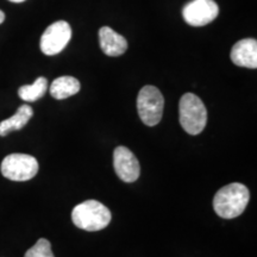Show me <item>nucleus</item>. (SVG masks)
<instances>
[{"label": "nucleus", "instance_id": "nucleus-1", "mask_svg": "<svg viewBox=\"0 0 257 257\" xmlns=\"http://www.w3.org/2000/svg\"><path fill=\"white\" fill-rule=\"evenodd\" d=\"M250 199L249 189L243 184L233 182L220 188L213 198V208L224 219H233L245 210Z\"/></svg>", "mask_w": 257, "mask_h": 257}, {"label": "nucleus", "instance_id": "nucleus-2", "mask_svg": "<svg viewBox=\"0 0 257 257\" xmlns=\"http://www.w3.org/2000/svg\"><path fill=\"white\" fill-rule=\"evenodd\" d=\"M111 212L101 202L86 200L76 205L72 211V220L79 229L85 231H100L111 221Z\"/></svg>", "mask_w": 257, "mask_h": 257}, {"label": "nucleus", "instance_id": "nucleus-3", "mask_svg": "<svg viewBox=\"0 0 257 257\" xmlns=\"http://www.w3.org/2000/svg\"><path fill=\"white\" fill-rule=\"evenodd\" d=\"M180 124L189 135H199L207 123V110L198 95L186 93L179 104Z\"/></svg>", "mask_w": 257, "mask_h": 257}, {"label": "nucleus", "instance_id": "nucleus-4", "mask_svg": "<svg viewBox=\"0 0 257 257\" xmlns=\"http://www.w3.org/2000/svg\"><path fill=\"white\" fill-rule=\"evenodd\" d=\"M165 98L159 88L148 85L141 89L137 96V111L141 119L148 126H155L162 119Z\"/></svg>", "mask_w": 257, "mask_h": 257}, {"label": "nucleus", "instance_id": "nucleus-5", "mask_svg": "<svg viewBox=\"0 0 257 257\" xmlns=\"http://www.w3.org/2000/svg\"><path fill=\"white\" fill-rule=\"evenodd\" d=\"M2 174L11 181H29L38 172V162L34 156L28 154H10L3 160Z\"/></svg>", "mask_w": 257, "mask_h": 257}, {"label": "nucleus", "instance_id": "nucleus-6", "mask_svg": "<svg viewBox=\"0 0 257 257\" xmlns=\"http://www.w3.org/2000/svg\"><path fill=\"white\" fill-rule=\"evenodd\" d=\"M72 38V28L64 21L49 25L41 37V50L44 55L54 56L60 54Z\"/></svg>", "mask_w": 257, "mask_h": 257}, {"label": "nucleus", "instance_id": "nucleus-7", "mask_svg": "<svg viewBox=\"0 0 257 257\" xmlns=\"http://www.w3.org/2000/svg\"><path fill=\"white\" fill-rule=\"evenodd\" d=\"M219 8L214 0H192L182 10L185 22L191 27H205L217 18Z\"/></svg>", "mask_w": 257, "mask_h": 257}, {"label": "nucleus", "instance_id": "nucleus-8", "mask_svg": "<svg viewBox=\"0 0 257 257\" xmlns=\"http://www.w3.org/2000/svg\"><path fill=\"white\" fill-rule=\"evenodd\" d=\"M113 167L115 174L121 181L131 184L140 178V162L134 155V153L127 148H115L113 153Z\"/></svg>", "mask_w": 257, "mask_h": 257}, {"label": "nucleus", "instance_id": "nucleus-9", "mask_svg": "<svg viewBox=\"0 0 257 257\" xmlns=\"http://www.w3.org/2000/svg\"><path fill=\"white\" fill-rule=\"evenodd\" d=\"M231 61L238 67L257 68V41L253 38L240 40L231 49Z\"/></svg>", "mask_w": 257, "mask_h": 257}, {"label": "nucleus", "instance_id": "nucleus-10", "mask_svg": "<svg viewBox=\"0 0 257 257\" xmlns=\"http://www.w3.org/2000/svg\"><path fill=\"white\" fill-rule=\"evenodd\" d=\"M99 44L106 55L112 57L123 55L127 49L126 40L108 27H102L99 30Z\"/></svg>", "mask_w": 257, "mask_h": 257}, {"label": "nucleus", "instance_id": "nucleus-11", "mask_svg": "<svg viewBox=\"0 0 257 257\" xmlns=\"http://www.w3.org/2000/svg\"><path fill=\"white\" fill-rule=\"evenodd\" d=\"M80 88H81V85L78 79L73 76H60L51 83L50 94L57 100H63V99L75 95Z\"/></svg>", "mask_w": 257, "mask_h": 257}, {"label": "nucleus", "instance_id": "nucleus-12", "mask_svg": "<svg viewBox=\"0 0 257 257\" xmlns=\"http://www.w3.org/2000/svg\"><path fill=\"white\" fill-rule=\"evenodd\" d=\"M32 115H34V110L31 108V106L22 105L12 117L0 123V136H6L12 131L23 128L28 124V121L31 119Z\"/></svg>", "mask_w": 257, "mask_h": 257}, {"label": "nucleus", "instance_id": "nucleus-13", "mask_svg": "<svg viewBox=\"0 0 257 257\" xmlns=\"http://www.w3.org/2000/svg\"><path fill=\"white\" fill-rule=\"evenodd\" d=\"M48 89V81L46 78L40 76L36 81L31 85H24L18 89L19 98L23 99L24 101L32 102L41 99L42 96L46 94Z\"/></svg>", "mask_w": 257, "mask_h": 257}, {"label": "nucleus", "instance_id": "nucleus-14", "mask_svg": "<svg viewBox=\"0 0 257 257\" xmlns=\"http://www.w3.org/2000/svg\"><path fill=\"white\" fill-rule=\"evenodd\" d=\"M24 257H55L51 250V244L46 238H40L32 248L25 253Z\"/></svg>", "mask_w": 257, "mask_h": 257}, {"label": "nucleus", "instance_id": "nucleus-15", "mask_svg": "<svg viewBox=\"0 0 257 257\" xmlns=\"http://www.w3.org/2000/svg\"><path fill=\"white\" fill-rule=\"evenodd\" d=\"M4 21H5V14L0 10V24L4 23Z\"/></svg>", "mask_w": 257, "mask_h": 257}, {"label": "nucleus", "instance_id": "nucleus-16", "mask_svg": "<svg viewBox=\"0 0 257 257\" xmlns=\"http://www.w3.org/2000/svg\"><path fill=\"white\" fill-rule=\"evenodd\" d=\"M9 2H12V3H23L25 0H9Z\"/></svg>", "mask_w": 257, "mask_h": 257}]
</instances>
